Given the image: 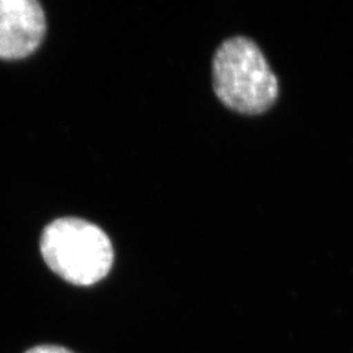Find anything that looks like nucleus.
<instances>
[{"mask_svg":"<svg viewBox=\"0 0 353 353\" xmlns=\"http://www.w3.org/2000/svg\"><path fill=\"white\" fill-rule=\"evenodd\" d=\"M217 99L230 110L259 115L278 101V77L259 46L248 37H232L221 43L212 62Z\"/></svg>","mask_w":353,"mask_h":353,"instance_id":"obj_1","label":"nucleus"},{"mask_svg":"<svg viewBox=\"0 0 353 353\" xmlns=\"http://www.w3.org/2000/svg\"><path fill=\"white\" fill-rule=\"evenodd\" d=\"M41 254L52 272L81 287L101 281L113 267V245L108 234L76 217L57 219L43 229Z\"/></svg>","mask_w":353,"mask_h":353,"instance_id":"obj_2","label":"nucleus"},{"mask_svg":"<svg viewBox=\"0 0 353 353\" xmlns=\"http://www.w3.org/2000/svg\"><path fill=\"white\" fill-rule=\"evenodd\" d=\"M46 33V17L36 0H0V59L33 54Z\"/></svg>","mask_w":353,"mask_h":353,"instance_id":"obj_3","label":"nucleus"},{"mask_svg":"<svg viewBox=\"0 0 353 353\" xmlns=\"http://www.w3.org/2000/svg\"><path fill=\"white\" fill-rule=\"evenodd\" d=\"M26 353H74L67 348L59 347V345H38Z\"/></svg>","mask_w":353,"mask_h":353,"instance_id":"obj_4","label":"nucleus"}]
</instances>
